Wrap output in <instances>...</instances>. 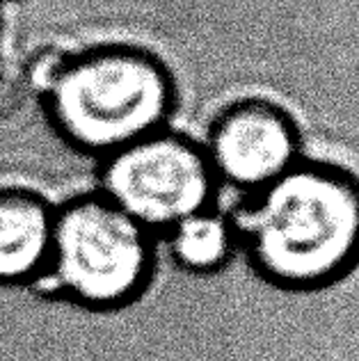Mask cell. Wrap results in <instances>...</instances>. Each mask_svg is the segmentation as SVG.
<instances>
[{
	"instance_id": "cell-1",
	"label": "cell",
	"mask_w": 359,
	"mask_h": 361,
	"mask_svg": "<svg viewBox=\"0 0 359 361\" xmlns=\"http://www.w3.org/2000/svg\"><path fill=\"white\" fill-rule=\"evenodd\" d=\"M233 220L250 268L277 290L320 293L359 268V176L343 165L302 158Z\"/></svg>"
},
{
	"instance_id": "cell-2",
	"label": "cell",
	"mask_w": 359,
	"mask_h": 361,
	"mask_svg": "<svg viewBox=\"0 0 359 361\" xmlns=\"http://www.w3.org/2000/svg\"><path fill=\"white\" fill-rule=\"evenodd\" d=\"M176 82L151 51L108 44L60 64L46 92V110L60 137L99 160L169 128Z\"/></svg>"
},
{
	"instance_id": "cell-3",
	"label": "cell",
	"mask_w": 359,
	"mask_h": 361,
	"mask_svg": "<svg viewBox=\"0 0 359 361\" xmlns=\"http://www.w3.org/2000/svg\"><path fill=\"white\" fill-rule=\"evenodd\" d=\"M156 240L99 190L71 197L55 211L46 283L83 309L117 311L151 283Z\"/></svg>"
},
{
	"instance_id": "cell-4",
	"label": "cell",
	"mask_w": 359,
	"mask_h": 361,
	"mask_svg": "<svg viewBox=\"0 0 359 361\" xmlns=\"http://www.w3.org/2000/svg\"><path fill=\"white\" fill-rule=\"evenodd\" d=\"M99 192L160 240L174 224L215 206L220 183L202 142L163 128L103 158Z\"/></svg>"
},
{
	"instance_id": "cell-5",
	"label": "cell",
	"mask_w": 359,
	"mask_h": 361,
	"mask_svg": "<svg viewBox=\"0 0 359 361\" xmlns=\"http://www.w3.org/2000/svg\"><path fill=\"white\" fill-rule=\"evenodd\" d=\"M202 147L217 183L250 197L293 169L302 154L296 117L263 97L236 99L209 123Z\"/></svg>"
},
{
	"instance_id": "cell-6",
	"label": "cell",
	"mask_w": 359,
	"mask_h": 361,
	"mask_svg": "<svg viewBox=\"0 0 359 361\" xmlns=\"http://www.w3.org/2000/svg\"><path fill=\"white\" fill-rule=\"evenodd\" d=\"M55 211L42 192L0 188V286L46 281L53 254Z\"/></svg>"
},
{
	"instance_id": "cell-7",
	"label": "cell",
	"mask_w": 359,
	"mask_h": 361,
	"mask_svg": "<svg viewBox=\"0 0 359 361\" xmlns=\"http://www.w3.org/2000/svg\"><path fill=\"white\" fill-rule=\"evenodd\" d=\"M160 238L178 268L200 277L229 268L241 252L233 213H224L217 204L185 217Z\"/></svg>"
}]
</instances>
